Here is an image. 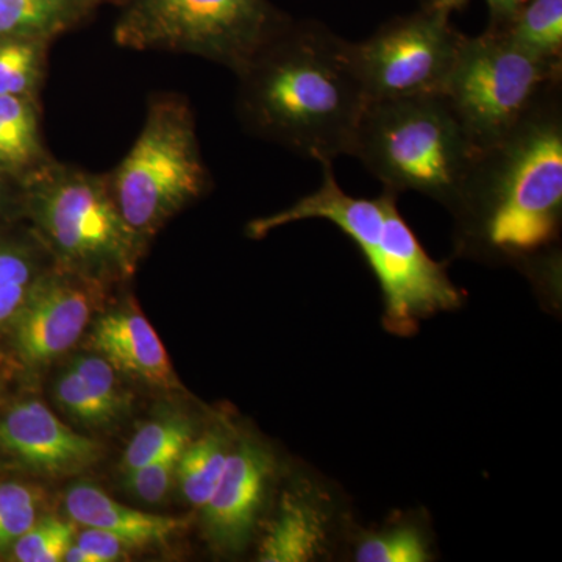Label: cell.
I'll list each match as a JSON object with an SVG mask.
<instances>
[{"label":"cell","mask_w":562,"mask_h":562,"mask_svg":"<svg viewBox=\"0 0 562 562\" xmlns=\"http://www.w3.org/2000/svg\"><path fill=\"white\" fill-rule=\"evenodd\" d=\"M276 472V454L269 446L254 436L235 439L220 483L202 508L203 528L213 549L236 554L249 546Z\"/></svg>","instance_id":"cell-10"},{"label":"cell","mask_w":562,"mask_h":562,"mask_svg":"<svg viewBox=\"0 0 562 562\" xmlns=\"http://www.w3.org/2000/svg\"><path fill=\"white\" fill-rule=\"evenodd\" d=\"M192 435L194 428L184 417H165L143 425L122 454V471L131 473L158 460L162 454L184 449Z\"/></svg>","instance_id":"cell-20"},{"label":"cell","mask_w":562,"mask_h":562,"mask_svg":"<svg viewBox=\"0 0 562 562\" xmlns=\"http://www.w3.org/2000/svg\"><path fill=\"white\" fill-rule=\"evenodd\" d=\"M0 442L18 460L47 475H72L103 457L101 443L58 419L44 403H18L0 420Z\"/></svg>","instance_id":"cell-13"},{"label":"cell","mask_w":562,"mask_h":562,"mask_svg":"<svg viewBox=\"0 0 562 562\" xmlns=\"http://www.w3.org/2000/svg\"><path fill=\"white\" fill-rule=\"evenodd\" d=\"M465 0H442V3L443 5H447V7H458V5H462V3H464Z\"/></svg>","instance_id":"cell-32"},{"label":"cell","mask_w":562,"mask_h":562,"mask_svg":"<svg viewBox=\"0 0 562 562\" xmlns=\"http://www.w3.org/2000/svg\"><path fill=\"white\" fill-rule=\"evenodd\" d=\"M31 206L69 272L98 280L135 269L144 241L122 217L110 177L50 162L32 181Z\"/></svg>","instance_id":"cell-6"},{"label":"cell","mask_w":562,"mask_h":562,"mask_svg":"<svg viewBox=\"0 0 562 562\" xmlns=\"http://www.w3.org/2000/svg\"><path fill=\"white\" fill-rule=\"evenodd\" d=\"M40 157V151L32 150L9 133L0 131V165L14 169L25 168Z\"/></svg>","instance_id":"cell-30"},{"label":"cell","mask_w":562,"mask_h":562,"mask_svg":"<svg viewBox=\"0 0 562 562\" xmlns=\"http://www.w3.org/2000/svg\"><path fill=\"white\" fill-rule=\"evenodd\" d=\"M350 557L357 562H428L435 560L427 520L417 514L392 517L379 527L355 530Z\"/></svg>","instance_id":"cell-16"},{"label":"cell","mask_w":562,"mask_h":562,"mask_svg":"<svg viewBox=\"0 0 562 562\" xmlns=\"http://www.w3.org/2000/svg\"><path fill=\"white\" fill-rule=\"evenodd\" d=\"M338 506L319 479H301L281 494L276 513L262 531L257 560L319 561L330 554L339 535Z\"/></svg>","instance_id":"cell-12"},{"label":"cell","mask_w":562,"mask_h":562,"mask_svg":"<svg viewBox=\"0 0 562 562\" xmlns=\"http://www.w3.org/2000/svg\"><path fill=\"white\" fill-rule=\"evenodd\" d=\"M94 281L68 271L33 283L16 314L14 338L22 360L46 364L76 346L94 312Z\"/></svg>","instance_id":"cell-11"},{"label":"cell","mask_w":562,"mask_h":562,"mask_svg":"<svg viewBox=\"0 0 562 562\" xmlns=\"http://www.w3.org/2000/svg\"><path fill=\"white\" fill-rule=\"evenodd\" d=\"M0 195H2V192H0Z\"/></svg>","instance_id":"cell-33"},{"label":"cell","mask_w":562,"mask_h":562,"mask_svg":"<svg viewBox=\"0 0 562 562\" xmlns=\"http://www.w3.org/2000/svg\"><path fill=\"white\" fill-rule=\"evenodd\" d=\"M458 251L557 277L562 224L561 85L480 151L450 210Z\"/></svg>","instance_id":"cell-1"},{"label":"cell","mask_w":562,"mask_h":562,"mask_svg":"<svg viewBox=\"0 0 562 562\" xmlns=\"http://www.w3.org/2000/svg\"><path fill=\"white\" fill-rule=\"evenodd\" d=\"M41 38H5L0 41V95L27 98L35 90L43 68Z\"/></svg>","instance_id":"cell-21"},{"label":"cell","mask_w":562,"mask_h":562,"mask_svg":"<svg viewBox=\"0 0 562 562\" xmlns=\"http://www.w3.org/2000/svg\"><path fill=\"white\" fill-rule=\"evenodd\" d=\"M133 543L125 541L113 532L99 530V528L85 527L79 538L66 552L68 562H114L127 560Z\"/></svg>","instance_id":"cell-27"},{"label":"cell","mask_w":562,"mask_h":562,"mask_svg":"<svg viewBox=\"0 0 562 562\" xmlns=\"http://www.w3.org/2000/svg\"><path fill=\"white\" fill-rule=\"evenodd\" d=\"M65 508L72 522L113 532L135 547L166 542L188 527L184 517L160 516L128 508L90 483L70 486L66 491Z\"/></svg>","instance_id":"cell-15"},{"label":"cell","mask_w":562,"mask_h":562,"mask_svg":"<svg viewBox=\"0 0 562 562\" xmlns=\"http://www.w3.org/2000/svg\"><path fill=\"white\" fill-rule=\"evenodd\" d=\"M236 436L225 427H214L192 438L180 454L177 482L183 497L195 508H203L216 490Z\"/></svg>","instance_id":"cell-17"},{"label":"cell","mask_w":562,"mask_h":562,"mask_svg":"<svg viewBox=\"0 0 562 562\" xmlns=\"http://www.w3.org/2000/svg\"><path fill=\"white\" fill-rule=\"evenodd\" d=\"M497 32L542 60L562 63V0H524Z\"/></svg>","instance_id":"cell-18"},{"label":"cell","mask_w":562,"mask_h":562,"mask_svg":"<svg viewBox=\"0 0 562 562\" xmlns=\"http://www.w3.org/2000/svg\"><path fill=\"white\" fill-rule=\"evenodd\" d=\"M40 494L27 484H0V550L13 546L36 522Z\"/></svg>","instance_id":"cell-23"},{"label":"cell","mask_w":562,"mask_h":562,"mask_svg":"<svg viewBox=\"0 0 562 562\" xmlns=\"http://www.w3.org/2000/svg\"><path fill=\"white\" fill-rule=\"evenodd\" d=\"M482 150L442 94L371 101L350 155L384 190L419 192L452 210Z\"/></svg>","instance_id":"cell-4"},{"label":"cell","mask_w":562,"mask_h":562,"mask_svg":"<svg viewBox=\"0 0 562 562\" xmlns=\"http://www.w3.org/2000/svg\"><path fill=\"white\" fill-rule=\"evenodd\" d=\"M210 177L187 102H151L143 131L110 177L122 217L143 241L202 198Z\"/></svg>","instance_id":"cell-5"},{"label":"cell","mask_w":562,"mask_h":562,"mask_svg":"<svg viewBox=\"0 0 562 562\" xmlns=\"http://www.w3.org/2000/svg\"><path fill=\"white\" fill-rule=\"evenodd\" d=\"M283 27L262 0H136L114 40L128 49L201 55L239 76Z\"/></svg>","instance_id":"cell-8"},{"label":"cell","mask_w":562,"mask_h":562,"mask_svg":"<svg viewBox=\"0 0 562 562\" xmlns=\"http://www.w3.org/2000/svg\"><path fill=\"white\" fill-rule=\"evenodd\" d=\"M239 79V109L255 132L321 165L350 155L369 101L349 41L284 25Z\"/></svg>","instance_id":"cell-2"},{"label":"cell","mask_w":562,"mask_h":562,"mask_svg":"<svg viewBox=\"0 0 562 562\" xmlns=\"http://www.w3.org/2000/svg\"><path fill=\"white\" fill-rule=\"evenodd\" d=\"M55 401L70 417L90 427H102L114 420L70 366L55 383Z\"/></svg>","instance_id":"cell-25"},{"label":"cell","mask_w":562,"mask_h":562,"mask_svg":"<svg viewBox=\"0 0 562 562\" xmlns=\"http://www.w3.org/2000/svg\"><path fill=\"white\" fill-rule=\"evenodd\" d=\"M442 5L391 22L362 43H351L368 101L442 94L464 36Z\"/></svg>","instance_id":"cell-9"},{"label":"cell","mask_w":562,"mask_h":562,"mask_svg":"<svg viewBox=\"0 0 562 562\" xmlns=\"http://www.w3.org/2000/svg\"><path fill=\"white\" fill-rule=\"evenodd\" d=\"M70 16L68 0H0V38H52Z\"/></svg>","instance_id":"cell-19"},{"label":"cell","mask_w":562,"mask_h":562,"mask_svg":"<svg viewBox=\"0 0 562 562\" xmlns=\"http://www.w3.org/2000/svg\"><path fill=\"white\" fill-rule=\"evenodd\" d=\"M92 346L116 371L165 390L180 386L161 339L135 306L114 310L95 322Z\"/></svg>","instance_id":"cell-14"},{"label":"cell","mask_w":562,"mask_h":562,"mask_svg":"<svg viewBox=\"0 0 562 562\" xmlns=\"http://www.w3.org/2000/svg\"><path fill=\"white\" fill-rule=\"evenodd\" d=\"M492 13V27L490 31H502L513 20L516 11L522 5L524 0H487Z\"/></svg>","instance_id":"cell-31"},{"label":"cell","mask_w":562,"mask_h":562,"mask_svg":"<svg viewBox=\"0 0 562 562\" xmlns=\"http://www.w3.org/2000/svg\"><path fill=\"white\" fill-rule=\"evenodd\" d=\"M0 131L9 133L24 146L41 154L38 121L27 98L0 95Z\"/></svg>","instance_id":"cell-28"},{"label":"cell","mask_w":562,"mask_h":562,"mask_svg":"<svg viewBox=\"0 0 562 562\" xmlns=\"http://www.w3.org/2000/svg\"><path fill=\"white\" fill-rule=\"evenodd\" d=\"M33 268L25 255L11 249H0V294L32 290Z\"/></svg>","instance_id":"cell-29"},{"label":"cell","mask_w":562,"mask_h":562,"mask_svg":"<svg viewBox=\"0 0 562 562\" xmlns=\"http://www.w3.org/2000/svg\"><path fill=\"white\" fill-rule=\"evenodd\" d=\"M562 63L520 49L501 32L462 40L442 95L479 150L502 139L561 85Z\"/></svg>","instance_id":"cell-7"},{"label":"cell","mask_w":562,"mask_h":562,"mask_svg":"<svg viewBox=\"0 0 562 562\" xmlns=\"http://www.w3.org/2000/svg\"><path fill=\"white\" fill-rule=\"evenodd\" d=\"M103 408L117 419L131 405L128 392L117 380L116 369L101 355H80L70 362Z\"/></svg>","instance_id":"cell-24"},{"label":"cell","mask_w":562,"mask_h":562,"mask_svg":"<svg viewBox=\"0 0 562 562\" xmlns=\"http://www.w3.org/2000/svg\"><path fill=\"white\" fill-rule=\"evenodd\" d=\"M76 538V522L49 516L36 519L13 543L14 560L20 562L65 561L66 552Z\"/></svg>","instance_id":"cell-22"},{"label":"cell","mask_w":562,"mask_h":562,"mask_svg":"<svg viewBox=\"0 0 562 562\" xmlns=\"http://www.w3.org/2000/svg\"><path fill=\"white\" fill-rule=\"evenodd\" d=\"M330 222L357 244L371 266L383 297V325L395 336H412L420 322L460 308L462 292L446 265L432 260L397 209V194L353 198L339 187L333 165H322V184L288 209L251 221L247 235L261 239L294 222Z\"/></svg>","instance_id":"cell-3"},{"label":"cell","mask_w":562,"mask_h":562,"mask_svg":"<svg viewBox=\"0 0 562 562\" xmlns=\"http://www.w3.org/2000/svg\"><path fill=\"white\" fill-rule=\"evenodd\" d=\"M181 452L183 449L162 454L158 460L127 473L128 487L133 494L147 503L161 502L176 482Z\"/></svg>","instance_id":"cell-26"}]
</instances>
